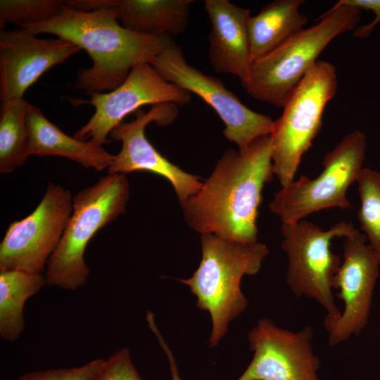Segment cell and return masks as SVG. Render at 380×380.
Returning <instances> with one entry per match:
<instances>
[{"label":"cell","mask_w":380,"mask_h":380,"mask_svg":"<svg viewBox=\"0 0 380 380\" xmlns=\"http://www.w3.org/2000/svg\"><path fill=\"white\" fill-rule=\"evenodd\" d=\"M274 175L270 134L245 150H226L199 191L182 205L186 222L201 234L258 241L262 191Z\"/></svg>","instance_id":"6da1fadb"},{"label":"cell","mask_w":380,"mask_h":380,"mask_svg":"<svg viewBox=\"0 0 380 380\" xmlns=\"http://www.w3.org/2000/svg\"><path fill=\"white\" fill-rule=\"evenodd\" d=\"M23 28L35 35L56 36L85 50L93 63L78 72L75 86L89 95L116 89L134 68L151 64L173 41L169 36L152 37L126 29L113 8L84 12L65 4L53 19Z\"/></svg>","instance_id":"7a4b0ae2"},{"label":"cell","mask_w":380,"mask_h":380,"mask_svg":"<svg viewBox=\"0 0 380 380\" xmlns=\"http://www.w3.org/2000/svg\"><path fill=\"white\" fill-rule=\"evenodd\" d=\"M202 258L193 275L178 279L197 298V307L208 311L212 329L209 346L215 347L230 322L241 315L248 300L241 289L244 275L256 274L268 255L267 246L258 241L243 243L212 234H201Z\"/></svg>","instance_id":"3957f363"},{"label":"cell","mask_w":380,"mask_h":380,"mask_svg":"<svg viewBox=\"0 0 380 380\" xmlns=\"http://www.w3.org/2000/svg\"><path fill=\"white\" fill-rule=\"evenodd\" d=\"M361 10L335 4L319 22L252 63L248 80L241 84L253 99L282 108L327 45L356 28Z\"/></svg>","instance_id":"277c9868"},{"label":"cell","mask_w":380,"mask_h":380,"mask_svg":"<svg viewBox=\"0 0 380 380\" xmlns=\"http://www.w3.org/2000/svg\"><path fill=\"white\" fill-rule=\"evenodd\" d=\"M129 198V180L120 173H108L73 196L72 215L46 265L49 286L75 291L86 284L90 273L86 247L99 230L125 213Z\"/></svg>","instance_id":"5b68a950"},{"label":"cell","mask_w":380,"mask_h":380,"mask_svg":"<svg viewBox=\"0 0 380 380\" xmlns=\"http://www.w3.org/2000/svg\"><path fill=\"white\" fill-rule=\"evenodd\" d=\"M338 87L335 67L318 60L284 103L270 134L274 174L281 187L295 179L303 155L319 132L324 110Z\"/></svg>","instance_id":"8992f818"},{"label":"cell","mask_w":380,"mask_h":380,"mask_svg":"<svg viewBox=\"0 0 380 380\" xmlns=\"http://www.w3.org/2000/svg\"><path fill=\"white\" fill-rule=\"evenodd\" d=\"M366 149L363 132L349 133L325 155L323 170L317 177L300 175L281 187L269 204L270 210L282 223H293L319 210L350 208L347 191L364 167Z\"/></svg>","instance_id":"52a82bcc"},{"label":"cell","mask_w":380,"mask_h":380,"mask_svg":"<svg viewBox=\"0 0 380 380\" xmlns=\"http://www.w3.org/2000/svg\"><path fill=\"white\" fill-rule=\"evenodd\" d=\"M357 231L351 222L341 221L327 230L306 220L282 223L281 248L288 265L286 282L298 298L315 300L326 311L325 318L334 319L341 311L336 304L333 283L341 261L331 250L336 237H347Z\"/></svg>","instance_id":"ba28073f"},{"label":"cell","mask_w":380,"mask_h":380,"mask_svg":"<svg viewBox=\"0 0 380 380\" xmlns=\"http://www.w3.org/2000/svg\"><path fill=\"white\" fill-rule=\"evenodd\" d=\"M151 65L164 80L198 95L210 105L225 125V138L235 143L239 150H245L258 138L271 134L274 121L270 116L248 108L220 79L189 64L174 41Z\"/></svg>","instance_id":"9c48e42d"},{"label":"cell","mask_w":380,"mask_h":380,"mask_svg":"<svg viewBox=\"0 0 380 380\" xmlns=\"http://www.w3.org/2000/svg\"><path fill=\"white\" fill-rule=\"evenodd\" d=\"M72 210L70 191L49 183L36 208L8 227L0 243V271L42 274L62 239Z\"/></svg>","instance_id":"30bf717a"},{"label":"cell","mask_w":380,"mask_h":380,"mask_svg":"<svg viewBox=\"0 0 380 380\" xmlns=\"http://www.w3.org/2000/svg\"><path fill=\"white\" fill-rule=\"evenodd\" d=\"M191 94L164 80L151 64L134 68L125 82L116 89L90 94L87 103L95 112L73 137L96 146L109 143L108 136L129 113L146 105L162 103L187 105Z\"/></svg>","instance_id":"8fae6325"},{"label":"cell","mask_w":380,"mask_h":380,"mask_svg":"<svg viewBox=\"0 0 380 380\" xmlns=\"http://www.w3.org/2000/svg\"><path fill=\"white\" fill-rule=\"evenodd\" d=\"M343 251V260L334 277L333 289L338 290L336 296L344 308L338 317H324V320L331 346L358 336L365 328L379 276L380 263L363 233L357 230L346 237Z\"/></svg>","instance_id":"7c38bea8"},{"label":"cell","mask_w":380,"mask_h":380,"mask_svg":"<svg viewBox=\"0 0 380 380\" xmlns=\"http://www.w3.org/2000/svg\"><path fill=\"white\" fill-rule=\"evenodd\" d=\"M313 335L310 326L294 332L259 319L248 334L252 360L236 380H319Z\"/></svg>","instance_id":"4fadbf2b"},{"label":"cell","mask_w":380,"mask_h":380,"mask_svg":"<svg viewBox=\"0 0 380 380\" xmlns=\"http://www.w3.org/2000/svg\"><path fill=\"white\" fill-rule=\"evenodd\" d=\"M177 107L174 103H162L153 106L147 113L139 109L134 120L118 125L110 136L120 141L122 146L108 172L126 175L144 170L160 175L171 183L182 205L201 189L200 177L172 163L145 135L146 126L151 122L161 126L172 122L178 115Z\"/></svg>","instance_id":"5bb4252c"},{"label":"cell","mask_w":380,"mask_h":380,"mask_svg":"<svg viewBox=\"0 0 380 380\" xmlns=\"http://www.w3.org/2000/svg\"><path fill=\"white\" fill-rule=\"evenodd\" d=\"M80 50L62 38H39L23 27L1 30V101L23 98L46 72Z\"/></svg>","instance_id":"9a60e30c"},{"label":"cell","mask_w":380,"mask_h":380,"mask_svg":"<svg viewBox=\"0 0 380 380\" xmlns=\"http://www.w3.org/2000/svg\"><path fill=\"white\" fill-rule=\"evenodd\" d=\"M210 23L208 56L218 73L238 77L241 84L250 76L252 61L248 37L251 11L228 0H205Z\"/></svg>","instance_id":"2e32d148"},{"label":"cell","mask_w":380,"mask_h":380,"mask_svg":"<svg viewBox=\"0 0 380 380\" xmlns=\"http://www.w3.org/2000/svg\"><path fill=\"white\" fill-rule=\"evenodd\" d=\"M25 122L27 157L62 156L97 171L108 170L115 159V155L103 146L66 134L46 119L39 108L29 103Z\"/></svg>","instance_id":"e0dca14e"},{"label":"cell","mask_w":380,"mask_h":380,"mask_svg":"<svg viewBox=\"0 0 380 380\" xmlns=\"http://www.w3.org/2000/svg\"><path fill=\"white\" fill-rule=\"evenodd\" d=\"M193 0H115L113 8L126 29L152 37L185 32Z\"/></svg>","instance_id":"ac0fdd59"},{"label":"cell","mask_w":380,"mask_h":380,"mask_svg":"<svg viewBox=\"0 0 380 380\" xmlns=\"http://www.w3.org/2000/svg\"><path fill=\"white\" fill-rule=\"evenodd\" d=\"M303 0H276L248 20L252 63L267 56L304 30L306 17L300 12Z\"/></svg>","instance_id":"d6986e66"},{"label":"cell","mask_w":380,"mask_h":380,"mask_svg":"<svg viewBox=\"0 0 380 380\" xmlns=\"http://www.w3.org/2000/svg\"><path fill=\"white\" fill-rule=\"evenodd\" d=\"M46 284L42 274L20 270L0 271V336L8 342L18 340L24 331V306Z\"/></svg>","instance_id":"ffe728a7"},{"label":"cell","mask_w":380,"mask_h":380,"mask_svg":"<svg viewBox=\"0 0 380 380\" xmlns=\"http://www.w3.org/2000/svg\"><path fill=\"white\" fill-rule=\"evenodd\" d=\"M27 101L13 99L1 101L0 113V172L8 174L27 160Z\"/></svg>","instance_id":"44dd1931"},{"label":"cell","mask_w":380,"mask_h":380,"mask_svg":"<svg viewBox=\"0 0 380 380\" xmlns=\"http://www.w3.org/2000/svg\"><path fill=\"white\" fill-rule=\"evenodd\" d=\"M356 183L360 201L357 219L380 263V171L363 167Z\"/></svg>","instance_id":"7402d4cb"},{"label":"cell","mask_w":380,"mask_h":380,"mask_svg":"<svg viewBox=\"0 0 380 380\" xmlns=\"http://www.w3.org/2000/svg\"><path fill=\"white\" fill-rule=\"evenodd\" d=\"M61 0H1L0 29L6 23L25 27L49 21L61 11Z\"/></svg>","instance_id":"603a6c76"},{"label":"cell","mask_w":380,"mask_h":380,"mask_svg":"<svg viewBox=\"0 0 380 380\" xmlns=\"http://www.w3.org/2000/svg\"><path fill=\"white\" fill-rule=\"evenodd\" d=\"M105 360L95 359L79 367L27 372L15 380H96Z\"/></svg>","instance_id":"cb8c5ba5"},{"label":"cell","mask_w":380,"mask_h":380,"mask_svg":"<svg viewBox=\"0 0 380 380\" xmlns=\"http://www.w3.org/2000/svg\"><path fill=\"white\" fill-rule=\"evenodd\" d=\"M96 380H142L134 367L128 348L120 349L107 360Z\"/></svg>","instance_id":"d4e9b609"},{"label":"cell","mask_w":380,"mask_h":380,"mask_svg":"<svg viewBox=\"0 0 380 380\" xmlns=\"http://www.w3.org/2000/svg\"><path fill=\"white\" fill-rule=\"evenodd\" d=\"M336 4L355 7L361 11L362 9L371 11L374 13V18L371 23L358 26L354 30L353 37L355 38L368 37L380 23V0H340Z\"/></svg>","instance_id":"484cf974"},{"label":"cell","mask_w":380,"mask_h":380,"mask_svg":"<svg viewBox=\"0 0 380 380\" xmlns=\"http://www.w3.org/2000/svg\"><path fill=\"white\" fill-rule=\"evenodd\" d=\"M146 320L148 323L149 327L155 334L159 341L160 345L163 348L167 357L170 364L172 380H182L179 374V370L174 359V356L170 351L169 347L166 344L165 340L163 339L162 335L160 334L158 329L157 328L154 320V315L151 311H148L146 313Z\"/></svg>","instance_id":"4316f807"},{"label":"cell","mask_w":380,"mask_h":380,"mask_svg":"<svg viewBox=\"0 0 380 380\" xmlns=\"http://www.w3.org/2000/svg\"><path fill=\"white\" fill-rule=\"evenodd\" d=\"M65 6L84 12L96 11L114 7L115 0H67Z\"/></svg>","instance_id":"83f0119b"}]
</instances>
